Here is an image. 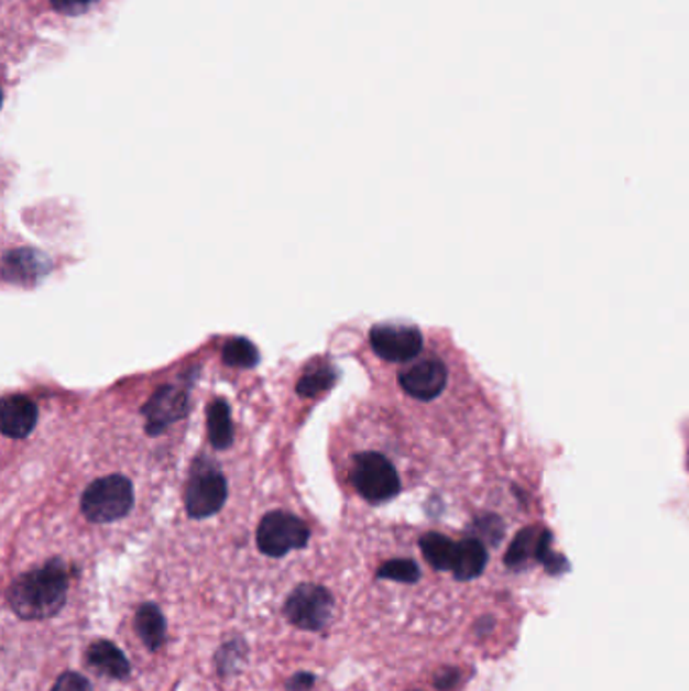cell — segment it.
I'll return each mask as SVG.
<instances>
[{
  "label": "cell",
  "instance_id": "1",
  "mask_svg": "<svg viewBox=\"0 0 689 691\" xmlns=\"http://www.w3.org/2000/svg\"><path fill=\"white\" fill-rule=\"evenodd\" d=\"M69 577L65 562L55 558L45 567L17 577L7 589V603L23 621H45L55 617L67 601Z\"/></svg>",
  "mask_w": 689,
  "mask_h": 691
},
{
  "label": "cell",
  "instance_id": "2",
  "mask_svg": "<svg viewBox=\"0 0 689 691\" xmlns=\"http://www.w3.org/2000/svg\"><path fill=\"white\" fill-rule=\"evenodd\" d=\"M134 507V487L123 475H108L87 485L81 512L94 524H111L125 518Z\"/></svg>",
  "mask_w": 689,
  "mask_h": 691
},
{
  "label": "cell",
  "instance_id": "3",
  "mask_svg": "<svg viewBox=\"0 0 689 691\" xmlns=\"http://www.w3.org/2000/svg\"><path fill=\"white\" fill-rule=\"evenodd\" d=\"M227 502V480L221 470L200 457L190 470L186 483L185 504L188 516L193 519H205L221 512Z\"/></svg>",
  "mask_w": 689,
  "mask_h": 691
},
{
  "label": "cell",
  "instance_id": "4",
  "mask_svg": "<svg viewBox=\"0 0 689 691\" xmlns=\"http://www.w3.org/2000/svg\"><path fill=\"white\" fill-rule=\"evenodd\" d=\"M352 482L358 494L370 504H384L401 492V480L393 463L376 451L357 456L352 468Z\"/></svg>",
  "mask_w": 689,
  "mask_h": 691
},
{
  "label": "cell",
  "instance_id": "5",
  "mask_svg": "<svg viewBox=\"0 0 689 691\" xmlns=\"http://www.w3.org/2000/svg\"><path fill=\"white\" fill-rule=\"evenodd\" d=\"M308 524L287 512H270L259 522L258 548L270 558H282L292 550H302L309 542Z\"/></svg>",
  "mask_w": 689,
  "mask_h": 691
},
{
  "label": "cell",
  "instance_id": "6",
  "mask_svg": "<svg viewBox=\"0 0 689 691\" xmlns=\"http://www.w3.org/2000/svg\"><path fill=\"white\" fill-rule=\"evenodd\" d=\"M333 596L321 584H299L284 605V615L294 627L302 630H321L332 618Z\"/></svg>",
  "mask_w": 689,
  "mask_h": 691
},
{
  "label": "cell",
  "instance_id": "7",
  "mask_svg": "<svg viewBox=\"0 0 689 691\" xmlns=\"http://www.w3.org/2000/svg\"><path fill=\"white\" fill-rule=\"evenodd\" d=\"M370 346L379 359L386 362H408L423 350V333L415 326L376 323L370 330Z\"/></svg>",
  "mask_w": 689,
  "mask_h": 691
},
{
  "label": "cell",
  "instance_id": "8",
  "mask_svg": "<svg viewBox=\"0 0 689 691\" xmlns=\"http://www.w3.org/2000/svg\"><path fill=\"white\" fill-rule=\"evenodd\" d=\"M144 417L149 420L146 431L150 435H161L166 431L173 423L185 419L188 413V396L178 386H162L156 391V395L150 398L142 408Z\"/></svg>",
  "mask_w": 689,
  "mask_h": 691
},
{
  "label": "cell",
  "instance_id": "9",
  "mask_svg": "<svg viewBox=\"0 0 689 691\" xmlns=\"http://www.w3.org/2000/svg\"><path fill=\"white\" fill-rule=\"evenodd\" d=\"M398 383L406 395L419 401H433L441 395L447 386V366L441 360H423L401 372Z\"/></svg>",
  "mask_w": 689,
  "mask_h": 691
},
{
  "label": "cell",
  "instance_id": "10",
  "mask_svg": "<svg viewBox=\"0 0 689 691\" xmlns=\"http://www.w3.org/2000/svg\"><path fill=\"white\" fill-rule=\"evenodd\" d=\"M37 405L23 395L7 396L2 401L0 425L2 432L11 439H25L37 425Z\"/></svg>",
  "mask_w": 689,
  "mask_h": 691
},
{
  "label": "cell",
  "instance_id": "11",
  "mask_svg": "<svg viewBox=\"0 0 689 691\" xmlns=\"http://www.w3.org/2000/svg\"><path fill=\"white\" fill-rule=\"evenodd\" d=\"M87 666L91 667L96 673L103 678L123 681L130 678L132 666L128 661V657L123 655L122 649L116 643L108 639H98L87 647L86 651Z\"/></svg>",
  "mask_w": 689,
  "mask_h": 691
},
{
  "label": "cell",
  "instance_id": "12",
  "mask_svg": "<svg viewBox=\"0 0 689 691\" xmlns=\"http://www.w3.org/2000/svg\"><path fill=\"white\" fill-rule=\"evenodd\" d=\"M135 633L144 647L156 654L166 643V618L156 603H144L138 608L134 618Z\"/></svg>",
  "mask_w": 689,
  "mask_h": 691
},
{
  "label": "cell",
  "instance_id": "13",
  "mask_svg": "<svg viewBox=\"0 0 689 691\" xmlns=\"http://www.w3.org/2000/svg\"><path fill=\"white\" fill-rule=\"evenodd\" d=\"M485 564H488V550L480 540L468 538V540L457 542L456 567L451 570L457 581L478 579Z\"/></svg>",
  "mask_w": 689,
  "mask_h": 691
},
{
  "label": "cell",
  "instance_id": "14",
  "mask_svg": "<svg viewBox=\"0 0 689 691\" xmlns=\"http://www.w3.org/2000/svg\"><path fill=\"white\" fill-rule=\"evenodd\" d=\"M420 552L435 570H453L456 567L457 542L444 534L429 531L419 540Z\"/></svg>",
  "mask_w": 689,
  "mask_h": 691
},
{
  "label": "cell",
  "instance_id": "15",
  "mask_svg": "<svg viewBox=\"0 0 689 691\" xmlns=\"http://www.w3.org/2000/svg\"><path fill=\"white\" fill-rule=\"evenodd\" d=\"M207 427L210 443L215 449H227L233 445L234 429L231 408L225 401H212L207 408Z\"/></svg>",
  "mask_w": 689,
  "mask_h": 691
},
{
  "label": "cell",
  "instance_id": "16",
  "mask_svg": "<svg viewBox=\"0 0 689 691\" xmlns=\"http://www.w3.org/2000/svg\"><path fill=\"white\" fill-rule=\"evenodd\" d=\"M544 536H546V531L534 530V528L520 531L516 536V540L510 546L507 555H505V564H507V567L517 568L520 564H524L529 556H536V558H538L542 542H544Z\"/></svg>",
  "mask_w": 689,
  "mask_h": 691
},
{
  "label": "cell",
  "instance_id": "17",
  "mask_svg": "<svg viewBox=\"0 0 689 691\" xmlns=\"http://www.w3.org/2000/svg\"><path fill=\"white\" fill-rule=\"evenodd\" d=\"M41 257H43V255H39L35 251H14V253H11V255L7 257L4 275L14 272L13 277H9V279H14V284H21V279H23V275H25L23 272H29L31 282L35 284V279H39L43 273L47 272V261L37 263V260H41Z\"/></svg>",
  "mask_w": 689,
  "mask_h": 691
},
{
  "label": "cell",
  "instance_id": "18",
  "mask_svg": "<svg viewBox=\"0 0 689 691\" xmlns=\"http://www.w3.org/2000/svg\"><path fill=\"white\" fill-rule=\"evenodd\" d=\"M222 362L233 369H253L258 366L259 350L247 338H231L222 346Z\"/></svg>",
  "mask_w": 689,
  "mask_h": 691
},
{
  "label": "cell",
  "instance_id": "19",
  "mask_svg": "<svg viewBox=\"0 0 689 691\" xmlns=\"http://www.w3.org/2000/svg\"><path fill=\"white\" fill-rule=\"evenodd\" d=\"M338 379V372L330 364H321L302 376L297 383V393L302 396H316L330 391Z\"/></svg>",
  "mask_w": 689,
  "mask_h": 691
},
{
  "label": "cell",
  "instance_id": "20",
  "mask_svg": "<svg viewBox=\"0 0 689 691\" xmlns=\"http://www.w3.org/2000/svg\"><path fill=\"white\" fill-rule=\"evenodd\" d=\"M376 579L415 584L420 579V568L411 558H394L376 570Z\"/></svg>",
  "mask_w": 689,
  "mask_h": 691
},
{
  "label": "cell",
  "instance_id": "21",
  "mask_svg": "<svg viewBox=\"0 0 689 691\" xmlns=\"http://www.w3.org/2000/svg\"><path fill=\"white\" fill-rule=\"evenodd\" d=\"M51 691H94V688H91V681L84 678L81 673L65 671L57 678Z\"/></svg>",
  "mask_w": 689,
  "mask_h": 691
},
{
  "label": "cell",
  "instance_id": "22",
  "mask_svg": "<svg viewBox=\"0 0 689 691\" xmlns=\"http://www.w3.org/2000/svg\"><path fill=\"white\" fill-rule=\"evenodd\" d=\"M99 0H51V7L57 11V13L69 14H84L89 11L94 4H98Z\"/></svg>",
  "mask_w": 689,
  "mask_h": 691
},
{
  "label": "cell",
  "instance_id": "23",
  "mask_svg": "<svg viewBox=\"0 0 689 691\" xmlns=\"http://www.w3.org/2000/svg\"><path fill=\"white\" fill-rule=\"evenodd\" d=\"M316 685V676L314 673H296L294 678L285 681V690L287 691H309Z\"/></svg>",
  "mask_w": 689,
  "mask_h": 691
},
{
  "label": "cell",
  "instance_id": "24",
  "mask_svg": "<svg viewBox=\"0 0 689 691\" xmlns=\"http://www.w3.org/2000/svg\"><path fill=\"white\" fill-rule=\"evenodd\" d=\"M457 679H459V671L447 667V669H441V671L435 676V685H437L439 690H451V688L456 685Z\"/></svg>",
  "mask_w": 689,
  "mask_h": 691
}]
</instances>
